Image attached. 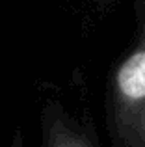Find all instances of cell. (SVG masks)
Masks as SVG:
<instances>
[{"label":"cell","mask_w":145,"mask_h":147,"mask_svg":"<svg viewBox=\"0 0 145 147\" xmlns=\"http://www.w3.org/2000/svg\"><path fill=\"white\" fill-rule=\"evenodd\" d=\"M113 112L119 132L136 147H145V26L136 49L113 76Z\"/></svg>","instance_id":"cell-1"},{"label":"cell","mask_w":145,"mask_h":147,"mask_svg":"<svg viewBox=\"0 0 145 147\" xmlns=\"http://www.w3.org/2000/svg\"><path fill=\"white\" fill-rule=\"evenodd\" d=\"M43 147H91L89 142L62 121H54L50 127L45 125Z\"/></svg>","instance_id":"cell-2"}]
</instances>
